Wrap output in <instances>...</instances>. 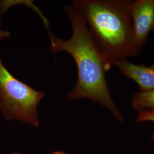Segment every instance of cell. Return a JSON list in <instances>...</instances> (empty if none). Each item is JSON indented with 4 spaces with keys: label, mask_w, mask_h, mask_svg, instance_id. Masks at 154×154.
I'll return each instance as SVG.
<instances>
[{
    "label": "cell",
    "mask_w": 154,
    "mask_h": 154,
    "mask_svg": "<svg viewBox=\"0 0 154 154\" xmlns=\"http://www.w3.org/2000/svg\"><path fill=\"white\" fill-rule=\"evenodd\" d=\"M64 9L72 25V32L70 38L66 40L57 37L50 30L49 23L45 26L51 50L55 53H69L77 66V82L67 94V99H88L106 109L117 121L123 122V112L111 97L106 80V72L109 70L86 22L72 5H65Z\"/></svg>",
    "instance_id": "cell-1"
},
{
    "label": "cell",
    "mask_w": 154,
    "mask_h": 154,
    "mask_svg": "<svg viewBox=\"0 0 154 154\" xmlns=\"http://www.w3.org/2000/svg\"><path fill=\"white\" fill-rule=\"evenodd\" d=\"M132 0H75L108 70L119 61L137 57L130 8Z\"/></svg>",
    "instance_id": "cell-2"
},
{
    "label": "cell",
    "mask_w": 154,
    "mask_h": 154,
    "mask_svg": "<svg viewBox=\"0 0 154 154\" xmlns=\"http://www.w3.org/2000/svg\"><path fill=\"white\" fill-rule=\"evenodd\" d=\"M45 95L44 91L35 90L14 77L0 59V111L5 120L38 127V106Z\"/></svg>",
    "instance_id": "cell-3"
},
{
    "label": "cell",
    "mask_w": 154,
    "mask_h": 154,
    "mask_svg": "<svg viewBox=\"0 0 154 154\" xmlns=\"http://www.w3.org/2000/svg\"><path fill=\"white\" fill-rule=\"evenodd\" d=\"M130 16L134 41L142 49L147 42L149 33L154 31V0L132 1Z\"/></svg>",
    "instance_id": "cell-4"
},
{
    "label": "cell",
    "mask_w": 154,
    "mask_h": 154,
    "mask_svg": "<svg viewBox=\"0 0 154 154\" xmlns=\"http://www.w3.org/2000/svg\"><path fill=\"white\" fill-rule=\"evenodd\" d=\"M114 67L118 68L123 74L136 83L140 92L154 90V62L151 65H138L127 60L116 63Z\"/></svg>",
    "instance_id": "cell-5"
},
{
    "label": "cell",
    "mask_w": 154,
    "mask_h": 154,
    "mask_svg": "<svg viewBox=\"0 0 154 154\" xmlns=\"http://www.w3.org/2000/svg\"><path fill=\"white\" fill-rule=\"evenodd\" d=\"M131 109L138 112L146 110H154V90L134 94L130 102Z\"/></svg>",
    "instance_id": "cell-6"
},
{
    "label": "cell",
    "mask_w": 154,
    "mask_h": 154,
    "mask_svg": "<svg viewBox=\"0 0 154 154\" xmlns=\"http://www.w3.org/2000/svg\"><path fill=\"white\" fill-rule=\"evenodd\" d=\"M135 122L139 123L143 122L154 123V110H146L138 112ZM152 138L154 139V133L152 134Z\"/></svg>",
    "instance_id": "cell-7"
},
{
    "label": "cell",
    "mask_w": 154,
    "mask_h": 154,
    "mask_svg": "<svg viewBox=\"0 0 154 154\" xmlns=\"http://www.w3.org/2000/svg\"><path fill=\"white\" fill-rule=\"evenodd\" d=\"M1 26V25H0ZM11 33L8 31L2 29L0 28V41L5 39H9L11 37Z\"/></svg>",
    "instance_id": "cell-8"
},
{
    "label": "cell",
    "mask_w": 154,
    "mask_h": 154,
    "mask_svg": "<svg viewBox=\"0 0 154 154\" xmlns=\"http://www.w3.org/2000/svg\"><path fill=\"white\" fill-rule=\"evenodd\" d=\"M50 154H66V152H65L63 151H54Z\"/></svg>",
    "instance_id": "cell-9"
},
{
    "label": "cell",
    "mask_w": 154,
    "mask_h": 154,
    "mask_svg": "<svg viewBox=\"0 0 154 154\" xmlns=\"http://www.w3.org/2000/svg\"><path fill=\"white\" fill-rule=\"evenodd\" d=\"M1 1H0V11H1Z\"/></svg>",
    "instance_id": "cell-10"
},
{
    "label": "cell",
    "mask_w": 154,
    "mask_h": 154,
    "mask_svg": "<svg viewBox=\"0 0 154 154\" xmlns=\"http://www.w3.org/2000/svg\"><path fill=\"white\" fill-rule=\"evenodd\" d=\"M12 154H20L18 152H14V153H13Z\"/></svg>",
    "instance_id": "cell-11"
}]
</instances>
